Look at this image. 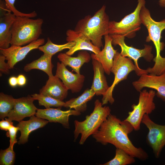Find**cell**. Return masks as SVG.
Here are the masks:
<instances>
[{"label":"cell","instance_id":"6da1fadb","mask_svg":"<svg viewBox=\"0 0 165 165\" xmlns=\"http://www.w3.org/2000/svg\"><path fill=\"white\" fill-rule=\"evenodd\" d=\"M133 130L129 122L122 121L110 114L92 135L97 142L104 145L111 144L134 158L145 161L148 159V154L141 148L134 146L128 138V134Z\"/></svg>","mask_w":165,"mask_h":165},{"label":"cell","instance_id":"7a4b0ae2","mask_svg":"<svg viewBox=\"0 0 165 165\" xmlns=\"http://www.w3.org/2000/svg\"><path fill=\"white\" fill-rule=\"evenodd\" d=\"M105 9V6L104 5L93 16L87 15L79 20L74 30L82 34L94 45L100 49L103 46L102 36L108 34L110 21Z\"/></svg>","mask_w":165,"mask_h":165},{"label":"cell","instance_id":"3957f363","mask_svg":"<svg viewBox=\"0 0 165 165\" xmlns=\"http://www.w3.org/2000/svg\"><path fill=\"white\" fill-rule=\"evenodd\" d=\"M140 17L141 24L148 30V35L146 41H152L156 50V56L153 59L155 64L151 68V70L156 73L163 72L165 71V57H162L160 53L163 50L165 45L160 42V39L162 31L165 29V19L160 21H155L152 18L149 10L145 5L141 9Z\"/></svg>","mask_w":165,"mask_h":165},{"label":"cell","instance_id":"277c9868","mask_svg":"<svg viewBox=\"0 0 165 165\" xmlns=\"http://www.w3.org/2000/svg\"><path fill=\"white\" fill-rule=\"evenodd\" d=\"M16 16L12 27L11 45L22 46L36 40L42 34V19Z\"/></svg>","mask_w":165,"mask_h":165},{"label":"cell","instance_id":"5b68a950","mask_svg":"<svg viewBox=\"0 0 165 165\" xmlns=\"http://www.w3.org/2000/svg\"><path fill=\"white\" fill-rule=\"evenodd\" d=\"M93 112L86 117L82 121H74L75 129L74 131V140L81 134L79 144L83 145L89 136L94 134L102 123L111 114V110L108 106H102V102L98 99L94 102Z\"/></svg>","mask_w":165,"mask_h":165},{"label":"cell","instance_id":"8992f818","mask_svg":"<svg viewBox=\"0 0 165 165\" xmlns=\"http://www.w3.org/2000/svg\"><path fill=\"white\" fill-rule=\"evenodd\" d=\"M135 71L138 76H141L144 74H148L146 70H139L130 58L122 56L117 52L113 59V64L111 72L114 75V79L111 86L103 95L102 99V105L109 102L113 104L115 100L112 96V92L116 86L119 82L127 79L130 72Z\"/></svg>","mask_w":165,"mask_h":165},{"label":"cell","instance_id":"52a82bcc","mask_svg":"<svg viewBox=\"0 0 165 165\" xmlns=\"http://www.w3.org/2000/svg\"><path fill=\"white\" fill-rule=\"evenodd\" d=\"M138 3L134 10L126 16L119 22L109 21L108 34L119 35L129 38H134L136 32L141 29V24L140 17L142 7L145 5V0H138Z\"/></svg>","mask_w":165,"mask_h":165},{"label":"cell","instance_id":"ba28073f","mask_svg":"<svg viewBox=\"0 0 165 165\" xmlns=\"http://www.w3.org/2000/svg\"><path fill=\"white\" fill-rule=\"evenodd\" d=\"M156 95L155 91L152 90L147 91L144 89L140 92L138 104L132 105L133 110L128 112V116L124 120L130 123L134 130H140L144 115L151 114L156 108L154 102Z\"/></svg>","mask_w":165,"mask_h":165},{"label":"cell","instance_id":"9c48e42d","mask_svg":"<svg viewBox=\"0 0 165 165\" xmlns=\"http://www.w3.org/2000/svg\"><path fill=\"white\" fill-rule=\"evenodd\" d=\"M141 123L148 129L146 142L152 148L155 157L158 158L165 146V125L155 123L147 114L144 115Z\"/></svg>","mask_w":165,"mask_h":165},{"label":"cell","instance_id":"30bf717a","mask_svg":"<svg viewBox=\"0 0 165 165\" xmlns=\"http://www.w3.org/2000/svg\"><path fill=\"white\" fill-rule=\"evenodd\" d=\"M110 35L112 38V45L120 46L121 48L120 54L124 57H127L133 60L135 65L139 70H144L140 68L138 65V61L140 58L142 57L148 62H150L153 59L152 46L145 45L143 49H138L127 45L125 42V37L124 36L119 35Z\"/></svg>","mask_w":165,"mask_h":165},{"label":"cell","instance_id":"8fae6325","mask_svg":"<svg viewBox=\"0 0 165 165\" xmlns=\"http://www.w3.org/2000/svg\"><path fill=\"white\" fill-rule=\"evenodd\" d=\"M45 41L44 39L41 38L23 47L11 45V46L7 49L0 48V53L1 54L6 57L10 69H13L15 65L24 59L30 51L38 49L40 46L44 44Z\"/></svg>","mask_w":165,"mask_h":165},{"label":"cell","instance_id":"7c38bea8","mask_svg":"<svg viewBox=\"0 0 165 165\" xmlns=\"http://www.w3.org/2000/svg\"><path fill=\"white\" fill-rule=\"evenodd\" d=\"M132 84L136 90L141 92L144 87L156 91V95L165 102V72L160 75L144 74Z\"/></svg>","mask_w":165,"mask_h":165},{"label":"cell","instance_id":"4fadbf2b","mask_svg":"<svg viewBox=\"0 0 165 165\" xmlns=\"http://www.w3.org/2000/svg\"><path fill=\"white\" fill-rule=\"evenodd\" d=\"M35 100L30 95L16 99L14 107L8 114L7 118L19 122L25 117L34 116L38 109L33 103Z\"/></svg>","mask_w":165,"mask_h":165},{"label":"cell","instance_id":"5bb4252c","mask_svg":"<svg viewBox=\"0 0 165 165\" xmlns=\"http://www.w3.org/2000/svg\"><path fill=\"white\" fill-rule=\"evenodd\" d=\"M60 108L38 109L35 115L36 116L47 120L50 122L59 123L64 127L69 128V116L72 115L79 116L81 114V112L75 110L69 109L64 111L61 110Z\"/></svg>","mask_w":165,"mask_h":165},{"label":"cell","instance_id":"9a60e30c","mask_svg":"<svg viewBox=\"0 0 165 165\" xmlns=\"http://www.w3.org/2000/svg\"><path fill=\"white\" fill-rule=\"evenodd\" d=\"M55 75L62 80L68 90L72 93L79 92L82 88L85 77L82 74L70 72L62 63L58 62Z\"/></svg>","mask_w":165,"mask_h":165},{"label":"cell","instance_id":"2e32d148","mask_svg":"<svg viewBox=\"0 0 165 165\" xmlns=\"http://www.w3.org/2000/svg\"><path fill=\"white\" fill-rule=\"evenodd\" d=\"M105 44L104 48L97 54L92 53L91 56L92 59L97 60L102 64L105 72L108 75L111 73L114 57L117 52L112 46V38L111 36L107 34L104 36Z\"/></svg>","mask_w":165,"mask_h":165},{"label":"cell","instance_id":"e0dca14e","mask_svg":"<svg viewBox=\"0 0 165 165\" xmlns=\"http://www.w3.org/2000/svg\"><path fill=\"white\" fill-rule=\"evenodd\" d=\"M66 35L67 42H74L75 43L74 46L65 53L69 55L73 54L79 50H88L96 54L101 51L100 49L94 45L90 40L81 33L76 32L74 30L69 29L67 31Z\"/></svg>","mask_w":165,"mask_h":165},{"label":"cell","instance_id":"ac0fdd59","mask_svg":"<svg viewBox=\"0 0 165 165\" xmlns=\"http://www.w3.org/2000/svg\"><path fill=\"white\" fill-rule=\"evenodd\" d=\"M68 89L56 75L49 77L45 85L39 90V94L63 101L68 94Z\"/></svg>","mask_w":165,"mask_h":165},{"label":"cell","instance_id":"d6986e66","mask_svg":"<svg viewBox=\"0 0 165 165\" xmlns=\"http://www.w3.org/2000/svg\"><path fill=\"white\" fill-rule=\"evenodd\" d=\"M16 16L11 11H5L0 18V48L6 49L11 45L12 27Z\"/></svg>","mask_w":165,"mask_h":165},{"label":"cell","instance_id":"ffe728a7","mask_svg":"<svg viewBox=\"0 0 165 165\" xmlns=\"http://www.w3.org/2000/svg\"><path fill=\"white\" fill-rule=\"evenodd\" d=\"M49 122L45 119L34 116L30 117L28 120L19 122L17 126L20 132L18 144H24L28 141L30 134L32 131L46 126Z\"/></svg>","mask_w":165,"mask_h":165},{"label":"cell","instance_id":"44dd1931","mask_svg":"<svg viewBox=\"0 0 165 165\" xmlns=\"http://www.w3.org/2000/svg\"><path fill=\"white\" fill-rule=\"evenodd\" d=\"M92 64L94 76L90 89L96 95H103L109 88L104 69L101 63L96 60L92 59Z\"/></svg>","mask_w":165,"mask_h":165},{"label":"cell","instance_id":"7402d4cb","mask_svg":"<svg viewBox=\"0 0 165 165\" xmlns=\"http://www.w3.org/2000/svg\"><path fill=\"white\" fill-rule=\"evenodd\" d=\"M57 58L66 66L70 67L76 73L80 74L81 67L85 63L89 62L91 58V55L85 51L80 52L77 57H72L66 53H61Z\"/></svg>","mask_w":165,"mask_h":165},{"label":"cell","instance_id":"603a6c76","mask_svg":"<svg viewBox=\"0 0 165 165\" xmlns=\"http://www.w3.org/2000/svg\"><path fill=\"white\" fill-rule=\"evenodd\" d=\"M52 56L46 53H43L38 59L26 64L24 70L28 72L34 69H37L43 71L48 77L53 75L52 70L53 65L51 59Z\"/></svg>","mask_w":165,"mask_h":165},{"label":"cell","instance_id":"cb8c5ba5","mask_svg":"<svg viewBox=\"0 0 165 165\" xmlns=\"http://www.w3.org/2000/svg\"><path fill=\"white\" fill-rule=\"evenodd\" d=\"M95 95L91 89H87L78 97L72 98L65 102L64 107L73 108L80 112H84L87 109V102Z\"/></svg>","mask_w":165,"mask_h":165},{"label":"cell","instance_id":"d4e9b609","mask_svg":"<svg viewBox=\"0 0 165 165\" xmlns=\"http://www.w3.org/2000/svg\"><path fill=\"white\" fill-rule=\"evenodd\" d=\"M135 158L123 150L116 148L114 157L109 161L101 165H127L135 162Z\"/></svg>","mask_w":165,"mask_h":165},{"label":"cell","instance_id":"484cf974","mask_svg":"<svg viewBox=\"0 0 165 165\" xmlns=\"http://www.w3.org/2000/svg\"><path fill=\"white\" fill-rule=\"evenodd\" d=\"M75 44L74 42H68L63 44H56L52 42L49 38H47L46 43L40 46L38 49L43 53H46L53 56L57 53L64 49H71L74 46Z\"/></svg>","mask_w":165,"mask_h":165},{"label":"cell","instance_id":"4316f807","mask_svg":"<svg viewBox=\"0 0 165 165\" xmlns=\"http://www.w3.org/2000/svg\"><path fill=\"white\" fill-rule=\"evenodd\" d=\"M15 98L11 95L0 93V119L2 120L7 117L8 114L13 108Z\"/></svg>","mask_w":165,"mask_h":165},{"label":"cell","instance_id":"83f0119b","mask_svg":"<svg viewBox=\"0 0 165 165\" xmlns=\"http://www.w3.org/2000/svg\"><path fill=\"white\" fill-rule=\"evenodd\" d=\"M35 100L38 101L39 105L43 106L46 108L54 107H64L65 102L50 97L39 94H34L31 95Z\"/></svg>","mask_w":165,"mask_h":165},{"label":"cell","instance_id":"f1b7e54d","mask_svg":"<svg viewBox=\"0 0 165 165\" xmlns=\"http://www.w3.org/2000/svg\"><path fill=\"white\" fill-rule=\"evenodd\" d=\"M15 159V153L13 148L10 146L4 150L1 149L0 152V165H13Z\"/></svg>","mask_w":165,"mask_h":165},{"label":"cell","instance_id":"f546056e","mask_svg":"<svg viewBox=\"0 0 165 165\" xmlns=\"http://www.w3.org/2000/svg\"><path fill=\"white\" fill-rule=\"evenodd\" d=\"M7 9L15 15L16 16H27L30 18L36 17L37 14L35 11L30 13H22L15 8L14 3L16 0H4Z\"/></svg>","mask_w":165,"mask_h":165},{"label":"cell","instance_id":"4dcf8cb0","mask_svg":"<svg viewBox=\"0 0 165 165\" xmlns=\"http://www.w3.org/2000/svg\"><path fill=\"white\" fill-rule=\"evenodd\" d=\"M18 130H19L18 127L13 126L8 130V132L6 134L7 136L10 138L9 146L13 148L15 144L17 142L16 138Z\"/></svg>","mask_w":165,"mask_h":165},{"label":"cell","instance_id":"1f68e13d","mask_svg":"<svg viewBox=\"0 0 165 165\" xmlns=\"http://www.w3.org/2000/svg\"><path fill=\"white\" fill-rule=\"evenodd\" d=\"M6 58L5 56L2 55H0V75L2 73L8 74L10 73V68L9 65L7 62L5 61Z\"/></svg>","mask_w":165,"mask_h":165},{"label":"cell","instance_id":"d6a6232c","mask_svg":"<svg viewBox=\"0 0 165 165\" xmlns=\"http://www.w3.org/2000/svg\"><path fill=\"white\" fill-rule=\"evenodd\" d=\"M13 126L12 121L7 118H5V120L3 119L0 121V129L2 130L7 131Z\"/></svg>","mask_w":165,"mask_h":165},{"label":"cell","instance_id":"836d02e7","mask_svg":"<svg viewBox=\"0 0 165 165\" xmlns=\"http://www.w3.org/2000/svg\"><path fill=\"white\" fill-rule=\"evenodd\" d=\"M17 80L18 85L22 86L24 85L26 83V79L25 76L23 75H20L17 76Z\"/></svg>","mask_w":165,"mask_h":165},{"label":"cell","instance_id":"e575fe53","mask_svg":"<svg viewBox=\"0 0 165 165\" xmlns=\"http://www.w3.org/2000/svg\"><path fill=\"white\" fill-rule=\"evenodd\" d=\"M8 82L9 85L13 87H15L18 85L17 78L14 76L10 77Z\"/></svg>","mask_w":165,"mask_h":165},{"label":"cell","instance_id":"d590c367","mask_svg":"<svg viewBox=\"0 0 165 165\" xmlns=\"http://www.w3.org/2000/svg\"><path fill=\"white\" fill-rule=\"evenodd\" d=\"M159 5L161 7H165V0H159Z\"/></svg>","mask_w":165,"mask_h":165}]
</instances>
